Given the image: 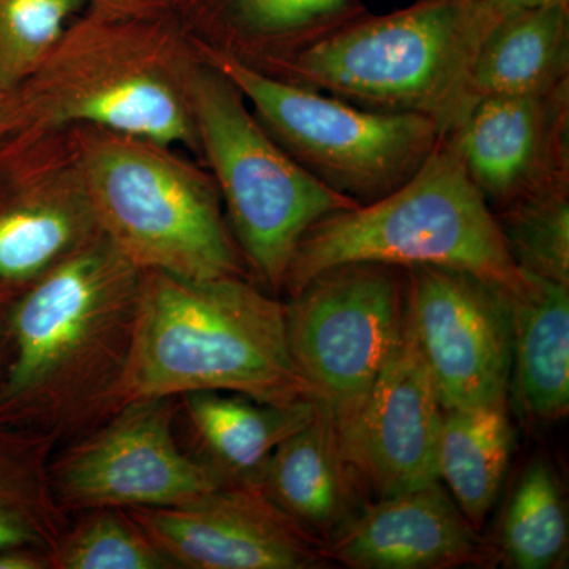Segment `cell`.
I'll return each instance as SVG.
<instances>
[{
    "instance_id": "26",
    "label": "cell",
    "mask_w": 569,
    "mask_h": 569,
    "mask_svg": "<svg viewBox=\"0 0 569 569\" xmlns=\"http://www.w3.org/2000/svg\"><path fill=\"white\" fill-rule=\"evenodd\" d=\"M236 21L268 37L328 36L365 14L359 0H227Z\"/></svg>"
},
{
    "instance_id": "25",
    "label": "cell",
    "mask_w": 569,
    "mask_h": 569,
    "mask_svg": "<svg viewBox=\"0 0 569 569\" xmlns=\"http://www.w3.org/2000/svg\"><path fill=\"white\" fill-rule=\"evenodd\" d=\"M497 220L520 271L569 287L568 183L501 209Z\"/></svg>"
},
{
    "instance_id": "22",
    "label": "cell",
    "mask_w": 569,
    "mask_h": 569,
    "mask_svg": "<svg viewBox=\"0 0 569 569\" xmlns=\"http://www.w3.org/2000/svg\"><path fill=\"white\" fill-rule=\"evenodd\" d=\"M86 222L81 213L52 201L0 212V287L18 288L21 296L70 254L91 244Z\"/></svg>"
},
{
    "instance_id": "14",
    "label": "cell",
    "mask_w": 569,
    "mask_h": 569,
    "mask_svg": "<svg viewBox=\"0 0 569 569\" xmlns=\"http://www.w3.org/2000/svg\"><path fill=\"white\" fill-rule=\"evenodd\" d=\"M325 553L329 563L355 569H455L498 560L440 479L369 501L326 542Z\"/></svg>"
},
{
    "instance_id": "11",
    "label": "cell",
    "mask_w": 569,
    "mask_h": 569,
    "mask_svg": "<svg viewBox=\"0 0 569 569\" xmlns=\"http://www.w3.org/2000/svg\"><path fill=\"white\" fill-rule=\"evenodd\" d=\"M176 569L328 568L310 537L261 489L220 486L174 507L127 509Z\"/></svg>"
},
{
    "instance_id": "18",
    "label": "cell",
    "mask_w": 569,
    "mask_h": 569,
    "mask_svg": "<svg viewBox=\"0 0 569 569\" xmlns=\"http://www.w3.org/2000/svg\"><path fill=\"white\" fill-rule=\"evenodd\" d=\"M568 67L569 6L501 13L475 59L471 108L485 97L556 91L568 84Z\"/></svg>"
},
{
    "instance_id": "24",
    "label": "cell",
    "mask_w": 569,
    "mask_h": 569,
    "mask_svg": "<svg viewBox=\"0 0 569 569\" xmlns=\"http://www.w3.org/2000/svg\"><path fill=\"white\" fill-rule=\"evenodd\" d=\"M51 569H176L127 509L69 515L50 550Z\"/></svg>"
},
{
    "instance_id": "4",
    "label": "cell",
    "mask_w": 569,
    "mask_h": 569,
    "mask_svg": "<svg viewBox=\"0 0 569 569\" xmlns=\"http://www.w3.org/2000/svg\"><path fill=\"white\" fill-rule=\"evenodd\" d=\"M498 17L485 0H418L312 41L293 67L306 84L366 110L427 116L448 137L470 111L471 70Z\"/></svg>"
},
{
    "instance_id": "3",
    "label": "cell",
    "mask_w": 569,
    "mask_h": 569,
    "mask_svg": "<svg viewBox=\"0 0 569 569\" xmlns=\"http://www.w3.org/2000/svg\"><path fill=\"white\" fill-rule=\"evenodd\" d=\"M353 263L456 269L509 295L527 282L449 137L395 192L313 224L296 249L283 288L295 296L321 272Z\"/></svg>"
},
{
    "instance_id": "5",
    "label": "cell",
    "mask_w": 569,
    "mask_h": 569,
    "mask_svg": "<svg viewBox=\"0 0 569 569\" xmlns=\"http://www.w3.org/2000/svg\"><path fill=\"white\" fill-rule=\"evenodd\" d=\"M193 111L239 247L272 290L313 224L358 201L307 171L269 138L219 71L193 82Z\"/></svg>"
},
{
    "instance_id": "27",
    "label": "cell",
    "mask_w": 569,
    "mask_h": 569,
    "mask_svg": "<svg viewBox=\"0 0 569 569\" xmlns=\"http://www.w3.org/2000/svg\"><path fill=\"white\" fill-rule=\"evenodd\" d=\"M82 0H2L0 29L14 51L39 54L59 39Z\"/></svg>"
},
{
    "instance_id": "6",
    "label": "cell",
    "mask_w": 569,
    "mask_h": 569,
    "mask_svg": "<svg viewBox=\"0 0 569 569\" xmlns=\"http://www.w3.org/2000/svg\"><path fill=\"white\" fill-rule=\"evenodd\" d=\"M209 59L249 99L296 162L358 203L399 189L445 138L427 116L353 107L268 77L227 52L209 51Z\"/></svg>"
},
{
    "instance_id": "13",
    "label": "cell",
    "mask_w": 569,
    "mask_h": 569,
    "mask_svg": "<svg viewBox=\"0 0 569 569\" xmlns=\"http://www.w3.org/2000/svg\"><path fill=\"white\" fill-rule=\"evenodd\" d=\"M568 84L548 93L485 97L448 137L471 181L501 209L568 183Z\"/></svg>"
},
{
    "instance_id": "2",
    "label": "cell",
    "mask_w": 569,
    "mask_h": 569,
    "mask_svg": "<svg viewBox=\"0 0 569 569\" xmlns=\"http://www.w3.org/2000/svg\"><path fill=\"white\" fill-rule=\"evenodd\" d=\"M194 391L238 392L276 406L321 399L290 353L287 305L242 277L141 271L121 406Z\"/></svg>"
},
{
    "instance_id": "9",
    "label": "cell",
    "mask_w": 569,
    "mask_h": 569,
    "mask_svg": "<svg viewBox=\"0 0 569 569\" xmlns=\"http://www.w3.org/2000/svg\"><path fill=\"white\" fill-rule=\"evenodd\" d=\"M179 397L123 403L52 452L51 489L67 516L182 505L227 486L176 437Z\"/></svg>"
},
{
    "instance_id": "30",
    "label": "cell",
    "mask_w": 569,
    "mask_h": 569,
    "mask_svg": "<svg viewBox=\"0 0 569 569\" xmlns=\"http://www.w3.org/2000/svg\"><path fill=\"white\" fill-rule=\"evenodd\" d=\"M6 321H7V316L3 318H0V362L3 361L2 351H3V348H6V342H7Z\"/></svg>"
},
{
    "instance_id": "8",
    "label": "cell",
    "mask_w": 569,
    "mask_h": 569,
    "mask_svg": "<svg viewBox=\"0 0 569 569\" xmlns=\"http://www.w3.org/2000/svg\"><path fill=\"white\" fill-rule=\"evenodd\" d=\"M406 271L337 266L313 277L287 305L296 367L331 407L339 429L358 417L406 328Z\"/></svg>"
},
{
    "instance_id": "16",
    "label": "cell",
    "mask_w": 569,
    "mask_h": 569,
    "mask_svg": "<svg viewBox=\"0 0 569 569\" xmlns=\"http://www.w3.org/2000/svg\"><path fill=\"white\" fill-rule=\"evenodd\" d=\"M317 400L276 406L238 392L194 391L179 397V411L194 458L227 485L261 489L269 459L312 418Z\"/></svg>"
},
{
    "instance_id": "19",
    "label": "cell",
    "mask_w": 569,
    "mask_h": 569,
    "mask_svg": "<svg viewBox=\"0 0 569 569\" xmlns=\"http://www.w3.org/2000/svg\"><path fill=\"white\" fill-rule=\"evenodd\" d=\"M508 406L443 410L437 447L438 479L478 531L496 505L512 455Z\"/></svg>"
},
{
    "instance_id": "12",
    "label": "cell",
    "mask_w": 569,
    "mask_h": 569,
    "mask_svg": "<svg viewBox=\"0 0 569 569\" xmlns=\"http://www.w3.org/2000/svg\"><path fill=\"white\" fill-rule=\"evenodd\" d=\"M443 408L408 318L358 417L340 430L370 500L437 481Z\"/></svg>"
},
{
    "instance_id": "29",
    "label": "cell",
    "mask_w": 569,
    "mask_h": 569,
    "mask_svg": "<svg viewBox=\"0 0 569 569\" xmlns=\"http://www.w3.org/2000/svg\"><path fill=\"white\" fill-rule=\"evenodd\" d=\"M497 13L515 10L541 9L550 6H569V0H485Z\"/></svg>"
},
{
    "instance_id": "28",
    "label": "cell",
    "mask_w": 569,
    "mask_h": 569,
    "mask_svg": "<svg viewBox=\"0 0 569 569\" xmlns=\"http://www.w3.org/2000/svg\"><path fill=\"white\" fill-rule=\"evenodd\" d=\"M0 569H51L50 553L32 548L0 549Z\"/></svg>"
},
{
    "instance_id": "10",
    "label": "cell",
    "mask_w": 569,
    "mask_h": 569,
    "mask_svg": "<svg viewBox=\"0 0 569 569\" xmlns=\"http://www.w3.org/2000/svg\"><path fill=\"white\" fill-rule=\"evenodd\" d=\"M403 271L408 318L441 408L507 406L508 291L456 269L413 266Z\"/></svg>"
},
{
    "instance_id": "20",
    "label": "cell",
    "mask_w": 569,
    "mask_h": 569,
    "mask_svg": "<svg viewBox=\"0 0 569 569\" xmlns=\"http://www.w3.org/2000/svg\"><path fill=\"white\" fill-rule=\"evenodd\" d=\"M54 443L0 426V549L47 550L69 516L56 503L50 462Z\"/></svg>"
},
{
    "instance_id": "21",
    "label": "cell",
    "mask_w": 569,
    "mask_h": 569,
    "mask_svg": "<svg viewBox=\"0 0 569 569\" xmlns=\"http://www.w3.org/2000/svg\"><path fill=\"white\" fill-rule=\"evenodd\" d=\"M497 557L509 568L552 569L568 553V512L552 466L535 458L508 498L498 529Z\"/></svg>"
},
{
    "instance_id": "15",
    "label": "cell",
    "mask_w": 569,
    "mask_h": 569,
    "mask_svg": "<svg viewBox=\"0 0 569 569\" xmlns=\"http://www.w3.org/2000/svg\"><path fill=\"white\" fill-rule=\"evenodd\" d=\"M261 492L310 537L335 538L369 503L323 399L312 418L284 438L266 467Z\"/></svg>"
},
{
    "instance_id": "7",
    "label": "cell",
    "mask_w": 569,
    "mask_h": 569,
    "mask_svg": "<svg viewBox=\"0 0 569 569\" xmlns=\"http://www.w3.org/2000/svg\"><path fill=\"white\" fill-rule=\"evenodd\" d=\"M88 197L103 238L141 271L242 277L216 198L171 160L137 146H104L89 159Z\"/></svg>"
},
{
    "instance_id": "1",
    "label": "cell",
    "mask_w": 569,
    "mask_h": 569,
    "mask_svg": "<svg viewBox=\"0 0 569 569\" xmlns=\"http://www.w3.org/2000/svg\"><path fill=\"white\" fill-rule=\"evenodd\" d=\"M140 283L141 269L102 238L11 302L0 426L58 449L121 407Z\"/></svg>"
},
{
    "instance_id": "17",
    "label": "cell",
    "mask_w": 569,
    "mask_h": 569,
    "mask_svg": "<svg viewBox=\"0 0 569 569\" xmlns=\"http://www.w3.org/2000/svg\"><path fill=\"white\" fill-rule=\"evenodd\" d=\"M526 276L522 290L508 293L509 389L527 418L559 421L569 410V287Z\"/></svg>"
},
{
    "instance_id": "23",
    "label": "cell",
    "mask_w": 569,
    "mask_h": 569,
    "mask_svg": "<svg viewBox=\"0 0 569 569\" xmlns=\"http://www.w3.org/2000/svg\"><path fill=\"white\" fill-rule=\"evenodd\" d=\"M66 118L92 122L157 144L186 141L190 123L178 97L151 77H126L74 100Z\"/></svg>"
}]
</instances>
